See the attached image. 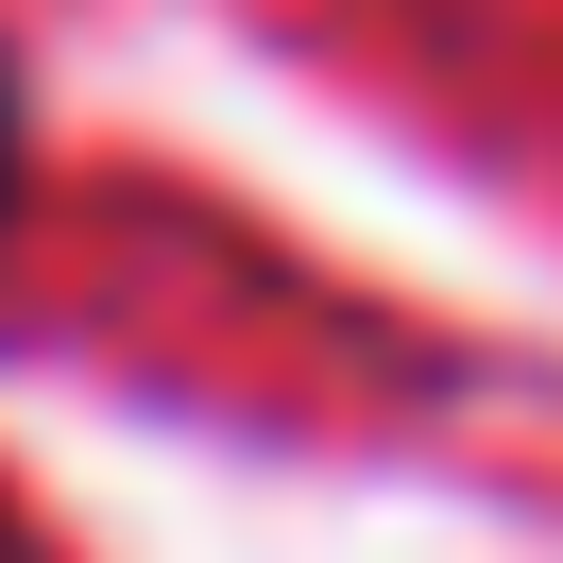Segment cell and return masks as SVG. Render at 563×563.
<instances>
[{
	"instance_id": "obj_1",
	"label": "cell",
	"mask_w": 563,
	"mask_h": 563,
	"mask_svg": "<svg viewBox=\"0 0 563 563\" xmlns=\"http://www.w3.org/2000/svg\"><path fill=\"white\" fill-rule=\"evenodd\" d=\"M18 188H35V86H18V52H0V222H18Z\"/></svg>"
}]
</instances>
